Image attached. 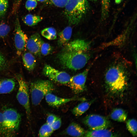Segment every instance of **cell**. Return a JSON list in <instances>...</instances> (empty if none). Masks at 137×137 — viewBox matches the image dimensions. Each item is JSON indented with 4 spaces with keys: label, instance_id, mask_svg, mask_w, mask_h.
Masks as SVG:
<instances>
[{
    "label": "cell",
    "instance_id": "13",
    "mask_svg": "<svg viewBox=\"0 0 137 137\" xmlns=\"http://www.w3.org/2000/svg\"><path fill=\"white\" fill-rule=\"evenodd\" d=\"M46 102L50 106L54 107H58L67 102L73 101L78 100L80 98L76 97L70 98H63L59 97L50 93L45 96Z\"/></svg>",
    "mask_w": 137,
    "mask_h": 137
},
{
    "label": "cell",
    "instance_id": "38",
    "mask_svg": "<svg viewBox=\"0 0 137 137\" xmlns=\"http://www.w3.org/2000/svg\"><path fill=\"white\" fill-rule=\"evenodd\" d=\"M89 1H92V2H96L97 1V0H89Z\"/></svg>",
    "mask_w": 137,
    "mask_h": 137
},
{
    "label": "cell",
    "instance_id": "9",
    "mask_svg": "<svg viewBox=\"0 0 137 137\" xmlns=\"http://www.w3.org/2000/svg\"><path fill=\"white\" fill-rule=\"evenodd\" d=\"M89 70L88 68L82 72L71 77L67 84L75 93L79 94L85 90V82Z\"/></svg>",
    "mask_w": 137,
    "mask_h": 137
},
{
    "label": "cell",
    "instance_id": "17",
    "mask_svg": "<svg viewBox=\"0 0 137 137\" xmlns=\"http://www.w3.org/2000/svg\"><path fill=\"white\" fill-rule=\"evenodd\" d=\"M72 32V29L70 26L65 28L59 33L58 41V45L61 46H64L68 42L70 39Z\"/></svg>",
    "mask_w": 137,
    "mask_h": 137
},
{
    "label": "cell",
    "instance_id": "33",
    "mask_svg": "<svg viewBox=\"0 0 137 137\" xmlns=\"http://www.w3.org/2000/svg\"><path fill=\"white\" fill-rule=\"evenodd\" d=\"M58 117L55 115L50 114L47 116L46 119V123L50 125Z\"/></svg>",
    "mask_w": 137,
    "mask_h": 137
},
{
    "label": "cell",
    "instance_id": "19",
    "mask_svg": "<svg viewBox=\"0 0 137 137\" xmlns=\"http://www.w3.org/2000/svg\"><path fill=\"white\" fill-rule=\"evenodd\" d=\"M93 101V100H92L79 104L72 109V113L76 116L82 115L89 109Z\"/></svg>",
    "mask_w": 137,
    "mask_h": 137
},
{
    "label": "cell",
    "instance_id": "3",
    "mask_svg": "<svg viewBox=\"0 0 137 137\" xmlns=\"http://www.w3.org/2000/svg\"><path fill=\"white\" fill-rule=\"evenodd\" d=\"M105 79L109 89L114 93L122 92L127 84L125 71L123 67L119 65L112 66L108 70Z\"/></svg>",
    "mask_w": 137,
    "mask_h": 137
},
{
    "label": "cell",
    "instance_id": "8",
    "mask_svg": "<svg viewBox=\"0 0 137 137\" xmlns=\"http://www.w3.org/2000/svg\"><path fill=\"white\" fill-rule=\"evenodd\" d=\"M83 122L91 130L107 129L110 124V121L106 118L95 114L86 116Z\"/></svg>",
    "mask_w": 137,
    "mask_h": 137
},
{
    "label": "cell",
    "instance_id": "31",
    "mask_svg": "<svg viewBox=\"0 0 137 137\" xmlns=\"http://www.w3.org/2000/svg\"><path fill=\"white\" fill-rule=\"evenodd\" d=\"M56 6L61 8L65 7L68 0H49Z\"/></svg>",
    "mask_w": 137,
    "mask_h": 137
},
{
    "label": "cell",
    "instance_id": "18",
    "mask_svg": "<svg viewBox=\"0 0 137 137\" xmlns=\"http://www.w3.org/2000/svg\"><path fill=\"white\" fill-rule=\"evenodd\" d=\"M117 135L110 131L104 129L91 130L85 133L84 137H116Z\"/></svg>",
    "mask_w": 137,
    "mask_h": 137
},
{
    "label": "cell",
    "instance_id": "5",
    "mask_svg": "<svg viewBox=\"0 0 137 137\" xmlns=\"http://www.w3.org/2000/svg\"><path fill=\"white\" fill-rule=\"evenodd\" d=\"M19 84V88L16 96L19 104L24 109L27 119H30L31 110L29 102V90L28 84L25 80L20 75L16 76Z\"/></svg>",
    "mask_w": 137,
    "mask_h": 137
},
{
    "label": "cell",
    "instance_id": "10",
    "mask_svg": "<svg viewBox=\"0 0 137 137\" xmlns=\"http://www.w3.org/2000/svg\"><path fill=\"white\" fill-rule=\"evenodd\" d=\"M27 40V35L22 30L19 19L17 18L15 22L14 41L16 53L18 56L21 55L25 47Z\"/></svg>",
    "mask_w": 137,
    "mask_h": 137
},
{
    "label": "cell",
    "instance_id": "35",
    "mask_svg": "<svg viewBox=\"0 0 137 137\" xmlns=\"http://www.w3.org/2000/svg\"><path fill=\"white\" fill-rule=\"evenodd\" d=\"M5 62V57L2 54L0 53V69L4 65Z\"/></svg>",
    "mask_w": 137,
    "mask_h": 137
},
{
    "label": "cell",
    "instance_id": "27",
    "mask_svg": "<svg viewBox=\"0 0 137 137\" xmlns=\"http://www.w3.org/2000/svg\"><path fill=\"white\" fill-rule=\"evenodd\" d=\"M53 50V48L49 43L45 42L42 40L40 48L41 54L46 56L50 54Z\"/></svg>",
    "mask_w": 137,
    "mask_h": 137
},
{
    "label": "cell",
    "instance_id": "7",
    "mask_svg": "<svg viewBox=\"0 0 137 137\" xmlns=\"http://www.w3.org/2000/svg\"><path fill=\"white\" fill-rule=\"evenodd\" d=\"M43 73L51 80L62 84H67L71 77L66 72L59 71L47 64L44 66Z\"/></svg>",
    "mask_w": 137,
    "mask_h": 137
},
{
    "label": "cell",
    "instance_id": "28",
    "mask_svg": "<svg viewBox=\"0 0 137 137\" xmlns=\"http://www.w3.org/2000/svg\"><path fill=\"white\" fill-rule=\"evenodd\" d=\"M8 6V0H0V18L4 15L7 11Z\"/></svg>",
    "mask_w": 137,
    "mask_h": 137
},
{
    "label": "cell",
    "instance_id": "20",
    "mask_svg": "<svg viewBox=\"0 0 137 137\" xmlns=\"http://www.w3.org/2000/svg\"><path fill=\"white\" fill-rule=\"evenodd\" d=\"M110 117L113 120L123 122L126 120L127 117V114L126 112L123 109L119 108H116L112 111Z\"/></svg>",
    "mask_w": 137,
    "mask_h": 137
},
{
    "label": "cell",
    "instance_id": "23",
    "mask_svg": "<svg viewBox=\"0 0 137 137\" xmlns=\"http://www.w3.org/2000/svg\"><path fill=\"white\" fill-rule=\"evenodd\" d=\"M41 33L42 36L48 40H54L57 38L56 30L53 27L47 28L44 29L41 31Z\"/></svg>",
    "mask_w": 137,
    "mask_h": 137
},
{
    "label": "cell",
    "instance_id": "24",
    "mask_svg": "<svg viewBox=\"0 0 137 137\" xmlns=\"http://www.w3.org/2000/svg\"><path fill=\"white\" fill-rule=\"evenodd\" d=\"M54 131L51 126L46 123L41 127L38 135L39 137H49Z\"/></svg>",
    "mask_w": 137,
    "mask_h": 137
},
{
    "label": "cell",
    "instance_id": "34",
    "mask_svg": "<svg viewBox=\"0 0 137 137\" xmlns=\"http://www.w3.org/2000/svg\"><path fill=\"white\" fill-rule=\"evenodd\" d=\"M22 1V0H16L13 6V12H16Z\"/></svg>",
    "mask_w": 137,
    "mask_h": 137
},
{
    "label": "cell",
    "instance_id": "29",
    "mask_svg": "<svg viewBox=\"0 0 137 137\" xmlns=\"http://www.w3.org/2000/svg\"><path fill=\"white\" fill-rule=\"evenodd\" d=\"M10 30V28L7 25L0 23V37H4L8 34Z\"/></svg>",
    "mask_w": 137,
    "mask_h": 137
},
{
    "label": "cell",
    "instance_id": "26",
    "mask_svg": "<svg viewBox=\"0 0 137 137\" xmlns=\"http://www.w3.org/2000/svg\"><path fill=\"white\" fill-rule=\"evenodd\" d=\"M5 126L3 113L0 112V136H11Z\"/></svg>",
    "mask_w": 137,
    "mask_h": 137
},
{
    "label": "cell",
    "instance_id": "15",
    "mask_svg": "<svg viewBox=\"0 0 137 137\" xmlns=\"http://www.w3.org/2000/svg\"><path fill=\"white\" fill-rule=\"evenodd\" d=\"M15 81L11 78L0 79V95L9 93L14 89Z\"/></svg>",
    "mask_w": 137,
    "mask_h": 137
},
{
    "label": "cell",
    "instance_id": "22",
    "mask_svg": "<svg viewBox=\"0 0 137 137\" xmlns=\"http://www.w3.org/2000/svg\"><path fill=\"white\" fill-rule=\"evenodd\" d=\"M110 0H101V19L104 21L108 18L109 12Z\"/></svg>",
    "mask_w": 137,
    "mask_h": 137
},
{
    "label": "cell",
    "instance_id": "36",
    "mask_svg": "<svg viewBox=\"0 0 137 137\" xmlns=\"http://www.w3.org/2000/svg\"><path fill=\"white\" fill-rule=\"evenodd\" d=\"M124 0H115V4H120Z\"/></svg>",
    "mask_w": 137,
    "mask_h": 137
},
{
    "label": "cell",
    "instance_id": "16",
    "mask_svg": "<svg viewBox=\"0 0 137 137\" xmlns=\"http://www.w3.org/2000/svg\"><path fill=\"white\" fill-rule=\"evenodd\" d=\"M23 64L25 68L29 71L33 70L35 67L36 61L32 54L30 52H26L22 56Z\"/></svg>",
    "mask_w": 137,
    "mask_h": 137
},
{
    "label": "cell",
    "instance_id": "12",
    "mask_svg": "<svg viewBox=\"0 0 137 137\" xmlns=\"http://www.w3.org/2000/svg\"><path fill=\"white\" fill-rule=\"evenodd\" d=\"M89 43L84 40L77 39L68 42L64 46L62 51L87 52L90 48Z\"/></svg>",
    "mask_w": 137,
    "mask_h": 137
},
{
    "label": "cell",
    "instance_id": "21",
    "mask_svg": "<svg viewBox=\"0 0 137 137\" xmlns=\"http://www.w3.org/2000/svg\"><path fill=\"white\" fill-rule=\"evenodd\" d=\"M43 19V18L41 16L29 14L25 16L23 20L26 25L32 26L37 24Z\"/></svg>",
    "mask_w": 137,
    "mask_h": 137
},
{
    "label": "cell",
    "instance_id": "30",
    "mask_svg": "<svg viewBox=\"0 0 137 137\" xmlns=\"http://www.w3.org/2000/svg\"><path fill=\"white\" fill-rule=\"evenodd\" d=\"M37 5L36 0H27L25 6L26 9L29 11H30L35 9Z\"/></svg>",
    "mask_w": 137,
    "mask_h": 137
},
{
    "label": "cell",
    "instance_id": "14",
    "mask_svg": "<svg viewBox=\"0 0 137 137\" xmlns=\"http://www.w3.org/2000/svg\"><path fill=\"white\" fill-rule=\"evenodd\" d=\"M65 133L71 136L82 137L84 136L85 132L79 125L75 123L72 122L66 128Z\"/></svg>",
    "mask_w": 137,
    "mask_h": 137
},
{
    "label": "cell",
    "instance_id": "4",
    "mask_svg": "<svg viewBox=\"0 0 137 137\" xmlns=\"http://www.w3.org/2000/svg\"><path fill=\"white\" fill-rule=\"evenodd\" d=\"M54 87L52 82L48 80H38L31 82L30 91L32 105H38L47 94L54 90Z\"/></svg>",
    "mask_w": 137,
    "mask_h": 137
},
{
    "label": "cell",
    "instance_id": "2",
    "mask_svg": "<svg viewBox=\"0 0 137 137\" xmlns=\"http://www.w3.org/2000/svg\"><path fill=\"white\" fill-rule=\"evenodd\" d=\"M64 15L68 23L78 24L84 17L89 8L88 0H68L65 6Z\"/></svg>",
    "mask_w": 137,
    "mask_h": 137
},
{
    "label": "cell",
    "instance_id": "25",
    "mask_svg": "<svg viewBox=\"0 0 137 137\" xmlns=\"http://www.w3.org/2000/svg\"><path fill=\"white\" fill-rule=\"evenodd\" d=\"M126 126L129 131L134 136L137 135V121L134 119H128L126 122Z\"/></svg>",
    "mask_w": 137,
    "mask_h": 137
},
{
    "label": "cell",
    "instance_id": "11",
    "mask_svg": "<svg viewBox=\"0 0 137 137\" xmlns=\"http://www.w3.org/2000/svg\"><path fill=\"white\" fill-rule=\"evenodd\" d=\"M42 40L39 34L35 33L28 39L26 46L32 54L36 56H39L41 54L40 48Z\"/></svg>",
    "mask_w": 137,
    "mask_h": 137
},
{
    "label": "cell",
    "instance_id": "37",
    "mask_svg": "<svg viewBox=\"0 0 137 137\" xmlns=\"http://www.w3.org/2000/svg\"><path fill=\"white\" fill-rule=\"evenodd\" d=\"M36 0L38 1L39 2H43L46 1V0Z\"/></svg>",
    "mask_w": 137,
    "mask_h": 137
},
{
    "label": "cell",
    "instance_id": "6",
    "mask_svg": "<svg viewBox=\"0 0 137 137\" xmlns=\"http://www.w3.org/2000/svg\"><path fill=\"white\" fill-rule=\"evenodd\" d=\"M3 113L5 126L13 136L19 128L21 122V116L16 110L12 108L6 109Z\"/></svg>",
    "mask_w": 137,
    "mask_h": 137
},
{
    "label": "cell",
    "instance_id": "1",
    "mask_svg": "<svg viewBox=\"0 0 137 137\" xmlns=\"http://www.w3.org/2000/svg\"><path fill=\"white\" fill-rule=\"evenodd\" d=\"M86 52L62 51L58 54V58L64 67L76 71L82 68L88 62L89 56Z\"/></svg>",
    "mask_w": 137,
    "mask_h": 137
},
{
    "label": "cell",
    "instance_id": "32",
    "mask_svg": "<svg viewBox=\"0 0 137 137\" xmlns=\"http://www.w3.org/2000/svg\"><path fill=\"white\" fill-rule=\"evenodd\" d=\"M61 119L58 117L51 125L54 131L60 128L61 124Z\"/></svg>",
    "mask_w": 137,
    "mask_h": 137
}]
</instances>
